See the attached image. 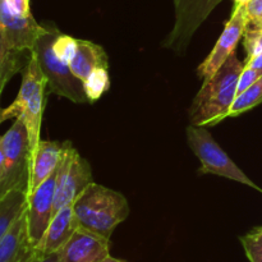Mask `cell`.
Wrapping results in <instances>:
<instances>
[{
  "label": "cell",
  "instance_id": "f1b7e54d",
  "mask_svg": "<svg viewBox=\"0 0 262 262\" xmlns=\"http://www.w3.org/2000/svg\"><path fill=\"white\" fill-rule=\"evenodd\" d=\"M102 262H128V261H125V260H122V258H117V257H113V256H107L106 258H105L104 261Z\"/></svg>",
  "mask_w": 262,
  "mask_h": 262
},
{
  "label": "cell",
  "instance_id": "9c48e42d",
  "mask_svg": "<svg viewBox=\"0 0 262 262\" xmlns=\"http://www.w3.org/2000/svg\"><path fill=\"white\" fill-rule=\"evenodd\" d=\"M223 0H174L176 23L164 41V48L183 54L193 33Z\"/></svg>",
  "mask_w": 262,
  "mask_h": 262
},
{
  "label": "cell",
  "instance_id": "4316f807",
  "mask_svg": "<svg viewBox=\"0 0 262 262\" xmlns=\"http://www.w3.org/2000/svg\"><path fill=\"white\" fill-rule=\"evenodd\" d=\"M245 67L246 68L256 69V71L262 72V53L258 54V55L253 56V58L247 59V60L245 61Z\"/></svg>",
  "mask_w": 262,
  "mask_h": 262
},
{
  "label": "cell",
  "instance_id": "ba28073f",
  "mask_svg": "<svg viewBox=\"0 0 262 262\" xmlns=\"http://www.w3.org/2000/svg\"><path fill=\"white\" fill-rule=\"evenodd\" d=\"M61 145V156L56 168L55 212L61 207L73 205L79 194L94 182L91 166L86 159L79 155L69 141Z\"/></svg>",
  "mask_w": 262,
  "mask_h": 262
},
{
  "label": "cell",
  "instance_id": "83f0119b",
  "mask_svg": "<svg viewBox=\"0 0 262 262\" xmlns=\"http://www.w3.org/2000/svg\"><path fill=\"white\" fill-rule=\"evenodd\" d=\"M4 166V146H3V136H0V176Z\"/></svg>",
  "mask_w": 262,
  "mask_h": 262
},
{
  "label": "cell",
  "instance_id": "ffe728a7",
  "mask_svg": "<svg viewBox=\"0 0 262 262\" xmlns=\"http://www.w3.org/2000/svg\"><path fill=\"white\" fill-rule=\"evenodd\" d=\"M241 243L250 262H262V227L243 235Z\"/></svg>",
  "mask_w": 262,
  "mask_h": 262
},
{
  "label": "cell",
  "instance_id": "5b68a950",
  "mask_svg": "<svg viewBox=\"0 0 262 262\" xmlns=\"http://www.w3.org/2000/svg\"><path fill=\"white\" fill-rule=\"evenodd\" d=\"M58 33L55 27L43 26L32 51L48 82V91L77 104L90 102L83 82L74 76L68 63L59 59L54 53V40Z\"/></svg>",
  "mask_w": 262,
  "mask_h": 262
},
{
  "label": "cell",
  "instance_id": "30bf717a",
  "mask_svg": "<svg viewBox=\"0 0 262 262\" xmlns=\"http://www.w3.org/2000/svg\"><path fill=\"white\" fill-rule=\"evenodd\" d=\"M248 22L250 18H248L247 3H235L232 15L225 25L219 40L216 41L209 56L199 67L197 73L204 81L210 78L224 64L230 54L234 53L238 42L247 30Z\"/></svg>",
  "mask_w": 262,
  "mask_h": 262
},
{
  "label": "cell",
  "instance_id": "4fadbf2b",
  "mask_svg": "<svg viewBox=\"0 0 262 262\" xmlns=\"http://www.w3.org/2000/svg\"><path fill=\"white\" fill-rule=\"evenodd\" d=\"M79 228L78 220L74 215L73 205L61 207L54 214L40 245L36 248L41 253L59 252L61 247L68 242L69 238Z\"/></svg>",
  "mask_w": 262,
  "mask_h": 262
},
{
  "label": "cell",
  "instance_id": "f546056e",
  "mask_svg": "<svg viewBox=\"0 0 262 262\" xmlns=\"http://www.w3.org/2000/svg\"><path fill=\"white\" fill-rule=\"evenodd\" d=\"M0 96H2V94H0ZM2 110L3 109H0V115H2ZM0 123H2V120H0Z\"/></svg>",
  "mask_w": 262,
  "mask_h": 262
},
{
  "label": "cell",
  "instance_id": "8992f818",
  "mask_svg": "<svg viewBox=\"0 0 262 262\" xmlns=\"http://www.w3.org/2000/svg\"><path fill=\"white\" fill-rule=\"evenodd\" d=\"M4 166L0 176V199L13 191L28 194L32 164V148L27 128L20 117L15 118L12 127L3 136Z\"/></svg>",
  "mask_w": 262,
  "mask_h": 262
},
{
  "label": "cell",
  "instance_id": "7a4b0ae2",
  "mask_svg": "<svg viewBox=\"0 0 262 262\" xmlns=\"http://www.w3.org/2000/svg\"><path fill=\"white\" fill-rule=\"evenodd\" d=\"M42 30L32 14H18L7 0H0V94L12 77L26 68Z\"/></svg>",
  "mask_w": 262,
  "mask_h": 262
},
{
  "label": "cell",
  "instance_id": "2e32d148",
  "mask_svg": "<svg viewBox=\"0 0 262 262\" xmlns=\"http://www.w3.org/2000/svg\"><path fill=\"white\" fill-rule=\"evenodd\" d=\"M63 145L54 141H40L32 151L31 179L28 193L40 186L58 168Z\"/></svg>",
  "mask_w": 262,
  "mask_h": 262
},
{
  "label": "cell",
  "instance_id": "484cf974",
  "mask_svg": "<svg viewBox=\"0 0 262 262\" xmlns=\"http://www.w3.org/2000/svg\"><path fill=\"white\" fill-rule=\"evenodd\" d=\"M30 262H59V252L41 253L37 251Z\"/></svg>",
  "mask_w": 262,
  "mask_h": 262
},
{
  "label": "cell",
  "instance_id": "3957f363",
  "mask_svg": "<svg viewBox=\"0 0 262 262\" xmlns=\"http://www.w3.org/2000/svg\"><path fill=\"white\" fill-rule=\"evenodd\" d=\"M73 210L79 227L107 239L129 215L127 199L122 193L95 182L74 201Z\"/></svg>",
  "mask_w": 262,
  "mask_h": 262
},
{
  "label": "cell",
  "instance_id": "603a6c76",
  "mask_svg": "<svg viewBox=\"0 0 262 262\" xmlns=\"http://www.w3.org/2000/svg\"><path fill=\"white\" fill-rule=\"evenodd\" d=\"M262 76V72L256 71V69L246 68L242 71L239 76V81H238V87H237V95L242 94L243 91L248 89L250 86H252L256 81Z\"/></svg>",
  "mask_w": 262,
  "mask_h": 262
},
{
  "label": "cell",
  "instance_id": "8fae6325",
  "mask_svg": "<svg viewBox=\"0 0 262 262\" xmlns=\"http://www.w3.org/2000/svg\"><path fill=\"white\" fill-rule=\"evenodd\" d=\"M56 170L46 178L31 193L27 194V229L30 241L35 248L38 247L51 219L54 216L55 204Z\"/></svg>",
  "mask_w": 262,
  "mask_h": 262
},
{
  "label": "cell",
  "instance_id": "5bb4252c",
  "mask_svg": "<svg viewBox=\"0 0 262 262\" xmlns=\"http://www.w3.org/2000/svg\"><path fill=\"white\" fill-rule=\"evenodd\" d=\"M36 252L28 235L25 212L0 241V262H30Z\"/></svg>",
  "mask_w": 262,
  "mask_h": 262
},
{
  "label": "cell",
  "instance_id": "277c9868",
  "mask_svg": "<svg viewBox=\"0 0 262 262\" xmlns=\"http://www.w3.org/2000/svg\"><path fill=\"white\" fill-rule=\"evenodd\" d=\"M48 82L41 71L35 54L32 53L30 61L23 69L22 83L14 101L2 110L0 120L13 119L20 117L25 122L32 151L40 142L41 122L45 109V94Z\"/></svg>",
  "mask_w": 262,
  "mask_h": 262
},
{
  "label": "cell",
  "instance_id": "52a82bcc",
  "mask_svg": "<svg viewBox=\"0 0 262 262\" xmlns=\"http://www.w3.org/2000/svg\"><path fill=\"white\" fill-rule=\"evenodd\" d=\"M186 130L187 142L201 163L200 171L202 174L224 177L252 188L260 189L220 147L206 127H197L191 124L187 127Z\"/></svg>",
  "mask_w": 262,
  "mask_h": 262
},
{
  "label": "cell",
  "instance_id": "d6986e66",
  "mask_svg": "<svg viewBox=\"0 0 262 262\" xmlns=\"http://www.w3.org/2000/svg\"><path fill=\"white\" fill-rule=\"evenodd\" d=\"M83 84L90 102H95L109 90V72H107V69H99V71L94 72V73L83 82Z\"/></svg>",
  "mask_w": 262,
  "mask_h": 262
},
{
  "label": "cell",
  "instance_id": "ac0fdd59",
  "mask_svg": "<svg viewBox=\"0 0 262 262\" xmlns=\"http://www.w3.org/2000/svg\"><path fill=\"white\" fill-rule=\"evenodd\" d=\"M262 102V76L252 86L248 87L242 94L237 95L229 112V118L238 117L248 110L253 109Z\"/></svg>",
  "mask_w": 262,
  "mask_h": 262
},
{
  "label": "cell",
  "instance_id": "44dd1931",
  "mask_svg": "<svg viewBox=\"0 0 262 262\" xmlns=\"http://www.w3.org/2000/svg\"><path fill=\"white\" fill-rule=\"evenodd\" d=\"M54 53L66 63H71L72 58H73L74 53L77 49V38H73L72 36L63 35L59 32L58 36L54 40Z\"/></svg>",
  "mask_w": 262,
  "mask_h": 262
},
{
  "label": "cell",
  "instance_id": "7c38bea8",
  "mask_svg": "<svg viewBox=\"0 0 262 262\" xmlns=\"http://www.w3.org/2000/svg\"><path fill=\"white\" fill-rule=\"evenodd\" d=\"M110 255V239L79 227L59 250V262H102Z\"/></svg>",
  "mask_w": 262,
  "mask_h": 262
},
{
  "label": "cell",
  "instance_id": "cb8c5ba5",
  "mask_svg": "<svg viewBox=\"0 0 262 262\" xmlns=\"http://www.w3.org/2000/svg\"><path fill=\"white\" fill-rule=\"evenodd\" d=\"M248 25L253 27H262V0H250L247 4Z\"/></svg>",
  "mask_w": 262,
  "mask_h": 262
},
{
  "label": "cell",
  "instance_id": "9a60e30c",
  "mask_svg": "<svg viewBox=\"0 0 262 262\" xmlns=\"http://www.w3.org/2000/svg\"><path fill=\"white\" fill-rule=\"evenodd\" d=\"M69 68L77 78L86 81L94 72L99 69H109L107 55L97 43L77 38V49L69 63Z\"/></svg>",
  "mask_w": 262,
  "mask_h": 262
},
{
  "label": "cell",
  "instance_id": "e0dca14e",
  "mask_svg": "<svg viewBox=\"0 0 262 262\" xmlns=\"http://www.w3.org/2000/svg\"><path fill=\"white\" fill-rule=\"evenodd\" d=\"M27 209V193L13 191L0 199V241Z\"/></svg>",
  "mask_w": 262,
  "mask_h": 262
},
{
  "label": "cell",
  "instance_id": "7402d4cb",
  "mask_svg": "<svg viewBox=\"0 0 262 262\" xmlns=\"http://www.w3.org/2000/svg\"><path fill=\"white\" fill-rule=\"evenodd\" d=\"M243 45L247 51V59L253 58L262 53V28L247 26L243 35Z\"/></svg>",
  "mask_w": 262,
  "mask_h": 262
},
{
  "label": "cell",
  "instance_id": "4dcf8cb0",
  "mask_svg": "<svg viewBox=\"0 0 262 262\" xmlns=\"http://www.w3.org/2000/svg\"><path fill=\"white\" fill-rule=\"evenodd\" d=\"M260 28H262V27H260Z\"/></svg>",
  "mask_w": 262,
  "mask_h": 262
},
{
  "label": "cell",
  "instance_id": "6da1fadb",
  "mask_svg": "<svg viewBox=\"0 0 262 262\" xmlns=\"http://www.w3.org/2000/svg\"><path fill=\"white\" fill-rule=\"evenodd\" d=\"M243 69L245 61H241L234 51L210 78L205 79L189 107L192 125L211 127L229 118Z\"/></svg>",
  "mask_w": 262,
  "mask_h": 262
},
{
  "label": "cell",
  "instance_id": "d4e9b609",
  "mask_svg": "<svg viewBox=\"0 0 262 262\" xmlns=\"http://www.w3.org/2000/svg\"><path fill=\"white\" fill-rule=\"evenodd\" d=\"M8 5L14 10L15 13L20 15H30L31 14V7L30 0H7Z\"/></svg>",
  "mask_w": 262,
  "mask_h": 262
}]
</instances>
